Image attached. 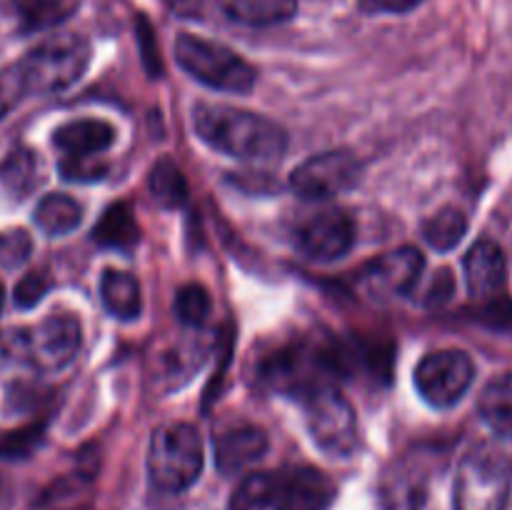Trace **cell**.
Masks as SVG:
<instances>
[{
  "label": "cell",
  "instance_id": "6da1fadb",
  "mask_svg": "<svg viewBox=\"0 0 512 510\" xmlns=\"http://www.w3.org/2000/svg\"><path fill=\"white\" fill-rule=\"evenodd\" d=\"M193 128L205 145L245 163H275L288 150L283 125L233 105H195Z\"/></svg>",
  "mask_w": 512,
  "mask_h": 510
},
{
  "label": "cell",
  "instance_id": "7a4b0ae2",
  "mask_svg": "<svg viewBox=\"0 0 512 510\" xmlns=\"http://www.w3.org/2000/svg\"><path fill=\"white\" fill-rule=\"evenodd\" d=\"M333 500L335 485L323 470L285 465L243 478L228 510H328Z\"/></svg>",
  "mask_w": 512,
  "mask_h": 510
},
{
  "label": "cell",
  "instance_id": "3957f363",
  "mask_svg": "<svg viewBox=\"0 0 512 510\" xmlns=\"http://www.w3.org/2000/svg\"><path fill=\"white\" fill-rule=\"evenodd\" d=\"M88 63V40L78 33H58L28 50L15 63V73L28 95H53L78 83Z\"/></svg>",
  "mask_w": 512,
  "mask_h": 510
},
{
  "label": "cell",
  "instance_id": "277c9868",
  "mask_svg": "<svg viewBox=\"0 0 512 510\" xmlns=\"http://www.w3.org/2000/svg\"><path fill=\"white\" fill-rule=\"evenodd\" d=\"M203 438L190 423H165L150 438L148 478L163 493H183L203 473Z\"/></svg>",
  "mask_w": 512,
  "mask_h": 510
},
{
  "label": "cell",
  "instance_id": "5b68a950",
  "mask_svg": "<svg viewBox=\"0 0 512 510\" xmlns=\"http://www.w3.org/2000/svg\"><path fill=\"white\" fill-rule=\"evenodd\" d=\"M175 60L190 78L220 93L245 95L258 80L253 65L235 50L193 33H180L175 38Z\"/></svg>",
  "mask_w": 512,
  "mask_h": 510
},
{
  "label": "cell",
  "instance_id": "8992f818",
  "mask_svg": "<svg viewBox=\"0 0 512 510\" xmlns=\"http://www.w3.org/2000/svg\"><path fill=\"white\" fill-rule=\"evenodd\" d=\"M340 370V358L330 350L313 348L305 343H293L280 348L260 365V383L268 390L290 398H303L323 385H335V373Z\"/></svg>",
  "mask_w": 512,
  "mask_h": 510
},
{
  "label": "cell",
  "instance_id": "52a82bcc",
  "mask_svg": "<svg viewBox=\"0 0 512 510\" xmlns=\"http://www.w3.org/2000/svg\"><path fill=\"white\" fill-rule=\"evenodd\" d=\"M512 488V465L500 450L478 445L458 465L455 510H505Z\"/></svg>",
  "mask_w": 512,
  "mask_h": 510
},
{
  "label": "cell",
  "instance_id": "ba28073f",
  "mask_svg": "<svg viewBox=\"0 0 512 510\" xmlns=\"http://www.w3.org/2000/svg\"><path fill=\"white\" fill-rule=\"evenodd\" d=\"M313 443L330 458H348L358 448V418L335 385H323L300 398Z\"/></svg>",
  "mask_w": 512,
  "mask_h": 510
},
{
  "label": "cell",
  "instance_id": "9c48e42d",
  "mask_svg": "<svg viewBox=\"0 0 512 510\" xmlns=\"http://www.w3.org/2000/svg\"><path fill=\"white\" fill-rule=\"evenodd\" d=\"M475 378V363L465 350L445 348L428 353L415 368V388L433 408H453Z\"/></svg>",
  "mask_w": 512,
  "mask_h": 510
},
{
  "label": "cell",
  "instance_id": "30bf717a",
  "mask_svg": "<svg viewBox=\"0 0 512 510\" xmlns=\"http://www.w3.org/2000/svg\"><path fill=\"white\" fill-rule=\"evenodd\" d=\"M360 160L348 150H328L303 160L290 173V188L305 200H330L355 188L360 180Z\"/></svg>",
  "mask_w": 512,
  "mask_h": 510
},
{
  "label": "cell",
  "instance_id": "8fae6325",
  "mask_svg": "<svg viewBox=\"0 0 512 510\" xmlns=\"http://www.w3.org/2000/svg\"><path fill=\"white\" fill-rule=\"evenodd\" d=\"M355 245V225L340 208H325L308 215L295 228V248L315 263H333Z\"/></svg>",
  "mask_w": 512,
  "mask_h": 510
},
{
  "label": "cell",
  "instance_id": "7c38bea8",
  "mask_svg": "<svg viewBox=\"0 0 512 510\" xmlns=\"http://www.w3.org/2000/svg\"><path fill=\"white\" fill-rule=\"evenodd\" d=\"M80 320L73 313H53L28 330L30 365L40 370H60L73 363L80 350Z\"/></svg>",
  "mask_w": 512,
  "mask_h": 510
},
{
  "label": "cell",
  "instance_id": "4fadbf2b",
  "mask_svg": "<svg viewBox=\"0 0 512 510\" xmlns=\"http://www.w3.org/2000/svg\"><path fill=\"white\" fill-rule=\"evenodd\" d=\"M423 270V253L413 245H403L370 263L363 273V285L375 300L400 298V295L413 293L418 280L423 278Z\"/></svg>",
  "mask_w": 512,
  "mask_h": 510
},
{
  "label": "cell",
  "instance_id": "5bb4252c",
  "mask_svg": "<svg viewBox=\"0 0 512 510\" xmlns=\"http://www.w3.org/2000/svg\"><path fill=\"white\" fill-rule=\"evenodd\" d=\"M215 468L223 475H238L268 453V435L258 425H235L213 440Z\"/></svg>",
  "mask_w": 512,
  "mask_h": 510
},
{
  "label": "cell",
  "instance_id": "9a60e30c",
  "mask_svg": "<svg viewBox=\"0 0 512 510\" xmlns=\"http://www.w3.org/2000/svg\"><path fill=\"white\" fill-rule=\"evenodd\" d=\"M428 498V470L415 458H400L388 468L380 483L383 510H423Z\"/></svg>",
  "mask_w": 512,
  "mask_h": 510
},
{
  "label": "cell",
  "instance_id": "2e32d148",
  "mask_svg": "<svg viewBox=\"0 0 512 510\" xmlns=\"http://www.w3.org/2000/svg\"><path fill=\"white\" fill-rule=\"evenodd\" d=\"M463 270L470 295L478 300L495 298L508 280V260L493 240H478L465 255Z\"/></svg>",
  "mask_w": 512,
  "mask_h": 510
},
{
  "label": "cell",
  "instance_id": "e0dca14e",
  "mask_svg": "<svg viewBox=\"0 0 512 510\" xmlns=\"http://www.w3.org/2000/svg\"><path fill=\"white\" fill-rule=\"evenodd\" d=\"M115 143L113 125L105 120L83 118L60 125L53 133V145L63 158H98Z\"/></svg>",
  "mask_w": 512,
  "mask_h": 510
},
{
  "label": "cell",
  "instance_id": "ac0fdd59",
  "mask_svg": "<svg viewBox=\"0 0 512 510\" xmlns=\"http://www.w3.org/2000/svg\"><path fill=\"white\" fill-rule=\"evenodd\" d=\"M228 20L248 28H270L283 25L298 13V0H218Z\"/></svg>",
  "mask_w": 512,
  "mask_h": 510
},
{
  "label": "cell",
  "instance_id": "d6986e66",
  "mask_svg": "<svg viewBox=\"0 0 512 510\" xmlns=\"http://www.w3.org/2000/svg\"><path fill=\"white\" fill-rule=\"evenodd\" d=\"M100 300L103 308L118 320H135L143 310L138 280L125 270H105L100 278Z\"/></svg>",
  "mask_w": 512,
  "mask_h": 510
},
{
  "label": "cell",
  "instance_id": "ffe728a7",
  "mask_svg": "<svg viewBox=\"0 0 512 510\" xmlns=\"http://www.w3.org/2000/svg\"><path fill=\"white\" fill-rule=\"evenodd\" d=\"M483 423L500 438H512V373H500L490 380L478 398Z\"/></svg>",
  "mask_w": 512,
  "mask_h": 510
},
{
  "label": "cell",
  "instance_id": "44dd1931",
  "mask_svg": "<svg viewBox=\"0 0 512 510\" xmlns=\"http://www.w3.org/2000/svg\"><path fill=\"white\" fill-rule=\"evenodd\" d=\"M40 183H43V165H40L38 153L30 148H15L5 155L0 163V185L13 198H28Z\"/></svg>",
  "mask_w": 512,
  "mask_h": 510
},
{
  "label": "cell",
  "instance_id": "7402d4cb",
  "mask_svg": "<svg viewBox=\"0 0 512 510\" xmlns=\"http://www.w3.org/2000/svg\"><path fill=\"white\" fill-rule=\"evenodd\" d=\"M93 240L98 245H103V248L113 250L135 248L140 240V225L135 220L133 210L125 203H115L110 208H105L98 225L93 228Z\"/></svg>",
  "mask_w": 512,
  "mask_h": 510
},
{
  "label": "cell",
  "instance_id": "603a6c76",
  "mask_svg": "<svg viewBox=\"0 0 512 510\" xmlns=\"http://www.w3.org/2000/svg\"><path fill=\"white\" fill-rule=\"evenodd\" d=\"M33 220L45 235H50V238H63V235L73 233L78 228L80 220H83V208L70 195L50 193L35 205Z\"/></svg>",
  "mask_w": 512,
  "mask_h": 510
},
{
  "label": "cell",
  "instance_id": "cb8c5ba5",
  "mask_svg": "<svg viewBox=\"0 0 512 510\" xmlns=\"http://www.w3.org/2000/svg\"><path fill=\"white\" fill-rule=\"evenodd\" d=\"M80 0H13L15 15L25 33L55 28L78 10Z\"/></svg>",
  "mask_w": 512,
  "mask_h": 510
},
{
  "label": "cell",
  "instance_id": "d4e9b609",
  "mask_svg": "<svg viewBox=\"0 0 512 510\" xmlns=\"http://www.w3.org/2000/svg\"><path fill=\"white\" fill-rule=\"evenodd\" d=\"M148 190L150 198L160 205V208H183L188 203V180H185L183 170L173 163L170 158H160L158 163L150 168L148 175Z\"/></svg>",
  "mask_w": 512,
  "mask_h": 510
},
{
  "label": "cell",
  "instance_id": "484cf974",
  "mask_svg": "<svg viewBox=\"0 0 512 510\" xmlns=\"http://www.w3.org/2000/svg\"><path fill=\"white\" fill-rule=\"evenodd\" d=\"M468 233V218H465L463 210L458 208H440L438 213L430 215L423 223V238L430 248L440 250V253H448L455 245H460V240Z\"/></svg>",
  "mask_w": 512,
  "mask_h": 510
},
{
  "label": "cell",
  "instance_id": "4316f807",
  "mask_svg": "<svg viewBox=\"0 0 512 510\" xmlns=\"http://www.w3.org/2000/svg\"><path fill=\"white\" fill-rule=\"evenodd\" d=\"M210 295L208 290L203 288L200 283H188L175 293V318L180 320L183 325H190V328H198L208 320L210 315Z\"/></svg>",
  "mask_w": 512,
  "mask_h": 510
},
{
  "label": "cell",
  "instance_id": "83f0119b",
  "mask_svg": "<svg viewBox=\"0 0 512 510\" xmlns=\"http://www.w3.org/2000/svg\"><path fill=\"white\" fill-rule=\"evenodd\" d=\"M45 440V425L30 423L23 428L8 430L0 435V458L3 460H23L30 458L35 450L43 445Z\"/></svg>",
  "mask_w": 512,
  "mask_h": 510
},
{
  "label": "cell",
  "instance_id": "f1b7e54d",
  "mask_svg": "<svg viewBox=\"0 0 512 510\" xmlns=\"http://www.w3.org/2000/svg\"><path fill=\"white\" fill-rule=\"evenodd\" d=\"M33 253V240L25 230H8L0 233V268H20Z\"/></svg>",
  "mask_w": 512,
  "mask_h": 510
},
{
  "label": "cell",
  "instance_id": "f546056e",
  "mask_svg": "<svg viewBox=\"0 0 512 510\" xmlns=\"http://www.w3.org/2000/svg\"><path fill=\"white\" fill-rule=\"evenodd\" d=\"M105 173H108V165L98 163V158H60V175L65 180L93 183V180H103Z\"/></svg>",
  "mask_w": 512,
  "mask_h": 510
},
{
  "label": "cell",
  "instance_id": "4dcf8cb0",
  "mask_svg": "<svg viewBox=\"0 0 512 510\" xmlns=\"http://www.w3.org/2000/svg\"><path fill=\"white\" fill-rule=\"evenodd\" d=\"M0 360L3 363H25L30 365L28 330L13 328L0 333Z\"/></svg>",
  "mask_w": 512,
  "mask_h": 510
},
{
  "label": "cell",
  "instance_id": "1f68e13d",
  "mask_svg": "<svg viewBox=\"0 0 512 510\" xmlns=\"http://www.w3.org/2000/svg\"><path fill=\"white\" fill-rule=\"evenodd\" d=\"M50 288V280L45 278L43 273H30L25 275L23 280H20L18 285H15V293H13V300L18 308L28 310V308H35V305L43 300V295L48 293Z\"/></svg>",
  "mask_w": 512,
  "mask_h": 510
},
{
  "label": "cell",
  "instance_id": "d6a6232c",
  "mask_svg": "<svg viewBox=\"0 0 512 510\" xmlns=\"http://www.w3.org/2000/svg\"><path fill=\"white\" fill-rule=\"evenodd\" d=\"M25 95L28 93H25L23 83H20L18 73H15V65L0 70V120H3Z\"/></svg>",
  "mask_w": 512,
  "mask_h": 510
},
{
  "label": "cell",
  "instance_id": "836d02e7",
  "mask_svg": "<svg viewBox=\"0 0 512 510\" xmlns=\"http://www.w3.org/2000/svg\"><path fill=\"white\" fill-rule=\"evenodd\" d=\"M138 40H140V53H143L148 73L150 75L163 73V63H160L158 45H155V35H153V30H150L148 20H143V18H140V25H138Z\"/></svg>",
  "mask_w": 512,
  "mask_h": 510
},
{
  "label": "cell",
  "instance_id": "e575fe53",
  "mask_svg": "<svg viewBox=\"0 0 512 510\" xmlns=\"http://www.w3.org/2000/svg\"><path fill=\"white\" fill-rule=\"evenodd\" d=\"M450 295H453V275H450V270H440V273L435 275L433 283H430L428 293H425V303L440 305L445 303Z\"/></svg>",
  "mask_w": 512,
  "mask_h": 510
},
{
  "label": "cell",
  "instance_id": "d590c367",
  "mask_svg": "<svg viewBox=\"0 0 512 510\" xmlns=\"http://www.w3.org/2000/svg\"><path fill=\"white\" fill-rule=\"evenodd\" d=\"M423 0H363L360 8L365 13H408Z\"/></svg>",
  "mask_w": 512,
  "mask_h": 510
},
{
  "label": "cell",
  "instance_id": "8d00e7d4",
  "mask_svg": "<svg viewBox=\"0 0 512 510\" xmlns=\"http://www.w3.org/2000/svg\"><path fill=\"white\" fill-rule=\"evenodd\" d=\"M3 303H5V290L3 285H0V313H3Z\"/></svg>",
  "mask_w": 512,
  "mask_h": 510
}]
</instances>
